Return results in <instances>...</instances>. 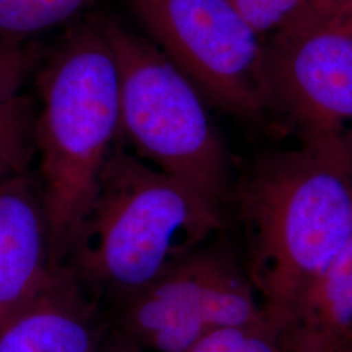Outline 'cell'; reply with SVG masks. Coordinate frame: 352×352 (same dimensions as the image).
<instances>
[{"instance_id": "obj_1", "label": "cell", "mask_w": 352, "mask_h": 352, "mask_svg": "<svg viewBox=\"0 0 352 352\" xmlns=\"http://www.w3.org/2000/svg\"><path fill=\"white\" fill-rule=\"evenodd\" d=\"M247 273L280 331L305 291L352 238V149L299 145L254 160L231 190Z\"/></svg>"}, {"instance_id": "obj_2", "label": "cell", "mask_w": 352, "mask_h": 352, "mask_svg": "<svg viewBox=\"0 0 352 352\" xmlns=\"http://www.w3.org/2000/svg\"><path fill=\"white\" fill-rule=\"evenodd\" d=\"M34 144L50 235L63 265L120 135L119 71L100 20L64 36L37 69Z\"/></svg>"}, {"instance_id": "obj_3", "label": "cell", "mask_w": 352, "mask_h": 352, "mask_svg": "<svg viewBox=\"0 0 352 352\" xmlns=\"http://www.w3.org/2000/svg\"><path fill=\"white\" fill-rule=\"evenodd\" d=\"M222 227L221 209L115 145L63 265L94 295L124 302Z\"/></svg>"}, {"instance_id": "obj_4", "label": "cell", "mask_w": 352, "mask_h": 352, "mask_svg": "<svg viewBox=\"0 0 352 352\" xmlns=\"http://www.w3.org/2000/svg\"><path fill=\"white\" fill-rule=\"evenodd\" d=\"M113 49L120 88V135L132 153L223 210L231 162L206 101L149 38L100 20Z\"/></svg>"}, {"instance_id": "obj_5", "label": "cell", "mask_w": 352, "mask_h": 352, "mask_svg": "<svg viewBox=\"0 0 352 352\" xmlns=\"http://www.w3.org/2000/svg\"><path fill=\"white\" fill-rule=\"evenodd\" d=\"M129 1L148 38L205 101L264 122V39L227 0Z\"/></svg>"}, {"instance_id": "obj_6", "label": "cell", "mask_w": 352, "mask_h": 352, "mask_svg": "<svg viewBox=\"0 0 352 352\" xmlns=\"http://www.w3.org/2000/svg\"><path fill=\"white\" fill-rule=\"evenodd\" d=\"M266 116L302 146L352 149V29L315 17L264 41Z\"/></svg>"}, {"instance_id": "obj_7", "label": "cell", "mask_w": 352, "mask_h": 352, "mask_svg": "<svg viewBox=\"0 0 352 352\" xmlns=\"http://www.w3.org/2000/svg\"><path fill=\"white\" fill-rule=\"evenodd\" d=\"M122 302V333L155 352H186L210 330L265 320L247 270L217 245L202 244Z\"/></svg>"}, {"instance_id": "obj_8", "label": "cell", "mask_w": 352, "mask_h": 352, "mask_svg": "<svg viewBox=\"0 0 352 352\" xmlns=\"http://www.w3.org/2000/svg\"><path fill=\"white\" fill-rule=\"evenodd\" d=\"M106 340L100 302L65 265L0 327V352H98Z\"/></svg>"}, {"instance_id": "obj_9", "label": "cell", "mask_w": 352, "mask_h": 352, "mask_svg": "<svg viewBox=\"0 0 352 352\" xmlns=\"http://www.w3.org/2000/svg\"><path fill=\"white\" fill-rule=\"evenodd\" d=\"M52 267L38 180L29 173L1 180L0 327L34 296Z\"/></svg>"}, {"instance_id": "obj_10", "label": "cell", "mask_w": 352, "mask_h": 352, "mask_svg": "<svg viewBox=\"0 0 352 352\" xmlns=\"http://www.w3.org/2000/svg\"><path fill=\"white\" fill-rule=\"evenodd\" d=\"M286 352H352V238L282 330Z\"/></svg>"}, {"instance_id": "obj_11", "label": "cell", "mask_w": 352, "mask_h": 352, "mask_svg": "<svg viewBox=\"0 0 352 352\" xmlns=\"http://www.w3.org/2000/svg\"><path fill=\"white\" fill-rule=\"evenodd\" d=\"M36 109L25 96L0 103V180L28 174L36 154Z\"/></svg>"}, {"instance_id": "obj_12", "label": "cell", "mask_w": 352, "mask_h": 352, "mask_svg": "<svg viewBox=\"0 0 352 352\" xmlns=\"http://www.w3.org/2000/svg\"><path fill=\"white\" fill-rule=\"evenodd\" d=\"M97 0H0V37L26 39L76 17Z\"/></svg>"}, {"instance_id": "obj_13", "label": "cell", "mask_w": 352, "mask_h": 352, "mask_svg": "<svg viewBox=\"0 0 352 352\" xmlns=\"http://www.w3.org/2000/svg\"><path fill=\"white\" fill-rule=\"evenodd\" d=\"M186 352H286V349L282 331L265 318L210 330Z\"/></svg>"}, {"instance_id": "obj_14", "label": "cell", "mask_w": 352, "mask_h": 352, "mask_svg": "<svg viewBox=\"0 0 352 352\" xmlns=\"http://www.w3.org/2000/svg\"><path fill=\"white\" fill-rule=\"evenodd\" d=\"M263 39L314 16L309 0H227Z\"/></svg>"}, {"instance_id": "obj_15", "label": "cell", "mask_w": 352, "mask_h": 352, "mask_svg": "<svg viewBox=\"0 0 352 352\" xmlns=\"http://www.w3.org/2000/svg\"><path fill=\"white\" fill-rule=\"evenodd\" d=\"M43 56L36 42L0 37V103L21 96L26 80L37 71Z\"/></svg>"}, {"instance_id": "obj_16", "label": "cell", "mask_w": 352, "mask_h": 352, "mask_svg": "<svg viewBox=\"0 0 352 352\" xmlns=\"http://www.w3.org/2000/svg\"><path fill=\"white\" fill-rule=\"evenodd\" d=\"M315 19L346 23L352 14V0H309Z\"/></svg>"}, {"instance_id": "obj_17", "label": "cell", "mask_w": 352, "mask_h": 352, "mask_svg": "<svg viewBox=\"0 0 352 352\" xmlns=\"http://www.w3.org/2000/svg\"><path fill=\"white\" fill-rule=\"evenodd\" d=\"M142 350L144 349H141L135 340L120 331V334L104 340L98 352H142Z\"/></svg>"}, {"instance_id": "obj_18", "label": "cell", "mask_w": 352, "mask_h": 352, "mask_svg": "<svg viewBox=\"0 0 352 352\" xmlns=\"http://www.w3.org/2000/svg\"><path fill=\"white\" fill-rule=\"evenodd\" d=\"M346 23H347V24H349V25L351 26V29H352V14H351V16H350V19H349V20H347V21H346Z\"/></svg>"}, {"instance_id": "obj_19", "label": "cell", "mask_w": 352, "mask_h": 352, "mask_svg": "<svg viewBox=\"0 0 352 352\" xmlns=\"http://www.w3.org/2000/svg\"><path fill=\"white\" fill-rule=\"evenodd\" d=\"M3 180H4V179H3ZM0 182H1V180H0Z\"/></svg>"}]
</instances>
